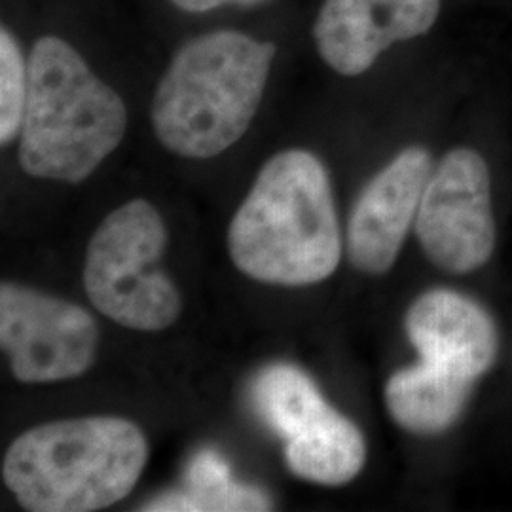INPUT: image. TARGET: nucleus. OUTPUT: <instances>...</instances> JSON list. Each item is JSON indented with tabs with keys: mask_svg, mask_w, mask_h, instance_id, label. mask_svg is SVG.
Listing matches in <instances>:
<instances>
[{
	"mask_svg": "<svg viewBox=\"0 0 512 512\" xmlns=\"http://www.w3.org/2000/svg\"><path fill=\"white\" fill-rule=\"evenodd\" d=\"M228 249L239 272L262 283L306 287L336 272L342 236L317 156L285 150L262 167L232 219Z\"/></svg>",
	"mask_w": 512,
	"mask_h": 512,
	"instance_id": "1",
	"label": "nucleus"
},
{
	"mask_svg": "<svg viewBox=\"0 0 512 512\" xmlns=\"http://www.w3.org/2000/svg\"><path fill=\"white\" fill-rule=\"evenodd\" d=\"M148 459L139 425L92 416L25 431L2 461V478L31 512H92L126 499Z\"/></svg>",
	"mask_w": 512,
	"mask_h": 512,
	"instance_id": "2",
	"label": "nucleus"
},
{
	"mask_svg": "<svg viewBox=\"0 0 512 512\" xmlns=\"http://www.w3.org/2000/svg\"><path fill=\"white\" fill-rule=\"evenodd\" d=\"M274 55L272 42L234 31L186 44L154 95L160 143L184 158H213L238 143L255 118Z\"/></svg>",
	"mask_w": 512,
	"mask_h": 512,
	"instance_id": "3",
	"label": "nucleus"
},
{
	"mask_svg": "<svg viewBox=\"0 0 512 512\" xmlns=\"http://www.w3.org/2000/svg\"><path fill=\"white\" fill-rule=\"evenodd\" d=\"M27 71L19 164L37 179L86 181L126 135L122 97L59 38L38 40Z\"/></svg>",
	"mask_w": 512,
	"mask_h": 512,
	"instance_id": "4",
	"label": "nucleus"
},
{
	"mask_svg": "<svg viewBox=\"0 0 512 512\" xmlns=\"http://www.w3.org/2000/svg\"><path fill=\"white\" fill-rule=\"evenodd\" d=\"M164 219L152 203L133 200L112 211L90 239L84 287L97 310L128 329L156 332L181 315V296L160 270Z\"/></svg>",
	"mask_w": 512,
	"mask_h": 512,
	"instance_id": "5",
	"label": "nucleus"
},
{
	"mask_svg": "<svg viewBox=\"0 0 512 512\" xmlns=\"http://www.w3.org/2000/svg\"><path fill=\"white\" fill-rule=\"evenodd\" d=\"M251 404L264 425L285 440L294 475L344 486L365 467L361 429L323 399L304 370L285 363L266 366L251 385Z\"/></svg>",
	"mask_w": 512,
	"mask_h": 512,
	"instance_id": "6",
	"label": "nucleus"
},
{
	"mask_svg": "<svg viewBox=\"0 0 512 512\" xmlns=\"http://www.w3.org/2000/svg\"><path fill=\"white\" fill-rule=\"evenodd\" d=\"M416 234L425 256L446 274H471L490 260L492 179L476 150L454 148L442 158L423 192Z\"/></svg>",
	"mask_w": 512,
	"mask_h": 512,
	"instance_id": "7",
	"label": "nucleus"
},
{
	"mask_svg": "<svg viewBox=\"0 0 512 512\" xmlns=\"http://www.w3.org/2000/svg\"><path fill=\"white\" fill-rule=\"evenodd\" d=\"M97 344L90 311L23 285H0V346L21 384L82 376L95 361Z\"/></svg>",
	"mask_w": 512,
	"mask_h": 512,
	"instance_id": "8",
	"label": "nucleus"
},
{
	"mask_svg": "<svg viewBox=\"0 0 512 512\" xmlns=\"http://www.w3.org/2000/svg\"><path fill=\"white\" fill-rule=\"evenodd\" d=\"M431 175V154L410 147L366 184L348 224L349 262L359 272L382 275L393 268Z\"/></svg>",
	"mask_w": 512,
	"mask_h": 512,
	"instance_id": "9",
	"label": "nucleus"
},
{
	"mask_svg": "<svg viewBox=\"0 0 512 512\" xmlns=\"http://www.w3.org/2000/svg\"><path fill=\"white\" fill-rule=\"evenodd\" d=\"M439 10L440 0H327L313 37L336 73L357 76L393 42L427 33Z\"/></svg>",
	"mask_w": 512,
	"mask_h": 512,
	"instance_id": "10",
	"label": "nucleus"
},
{
	"mask_svg": "<svg viewBox=\"0 0 512 512\" xmlns=\"http://www.w3.org/2000/svg\"><path fill=\"white\" fill-rule=\"evenodd\" d=\"M404 330L421 361L475 380L497 359V327L490 311L450 289L420 294L404 317Z\"/></svg>",
	"mask_w": 512,
	"mask_h": 512,
	"instance_id": "11",
	"label": "nucleus"
},
{
	"mask_svg": "<svg viewBox=\"0 0 512 512\" xmlns=\"http://www.w3.org/2000/svg\"><path fill=\"white\" fill-rule=\"evenodd\" d=\"M475 385V380L420 359L387 380L385 406L404 431L433 437L458 423Z\"/></svg>",
	"mask_w": 512,
	"mask_h": 512,
	"instance_id": "12",
	"label": "nucleus"
},
{
	"mask_svg": "<svg viewBox=\"0 0 512 512\" xmlns=\"http://www.w3.org/2000/svg\"><path fill=\"white\" fill-rule=\"evenodd\" d=\"M262 490L232 480L228 461L215 450L198 452L186 469V488L152 499L143 511L211 512L270 511Z\"/></svg>",
	"mask_w": 512,
	"mask_h": 512,
	"instance_id": "13",
	"label": "nucleus"
},
{
	"mask_svg": "<svg viewBox=\"0 0 512 512\" xmlns=\"http://www.w3.org/2000/svg\"><path fill=\"white\" fill-rule=\"evenodd\" d=\"M29 71L23 63L16 40L2 29L0 33V143L8 145L23 126L27 103Z\"/></svg>",
	"mask_w": 512,
	"mask_h": 512,
	"instance_id": "14",
	"label": "nucleus"
},
{
	"mask_svg": "<svg viewBox=\"0 0 512 512\" xmlns=\"http://www.w3.org/2000/svg\"><path fill=\"white\" fill-rule=\"evenodd\" d=\"M228 2L255 4L260 0H173V4H177L181 10H186V12H205V10H213V8L228 4Z\"/></svg>",
	"mask_w": 512,
	"mask_h": 512,
	"instance_id": "15",
	"label": "nucleus"
}]
</instances>
